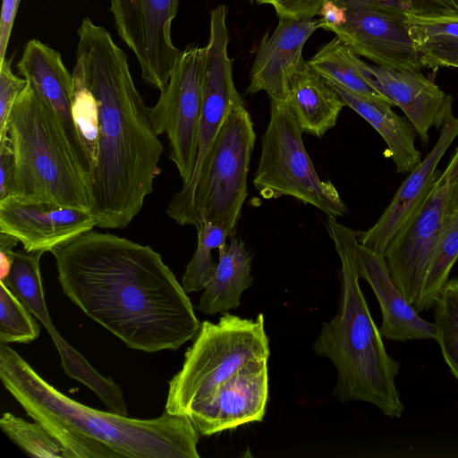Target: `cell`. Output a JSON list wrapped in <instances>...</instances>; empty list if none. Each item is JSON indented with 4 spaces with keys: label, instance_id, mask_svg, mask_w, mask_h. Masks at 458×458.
<instances>
[{
    "label": "cell",
    "instance_id": "1",
    "mask_svg": "<svg viewBox=\"0 0 458 458\" xmlns=\"http://www.w3.org/2000/svg\"><path fill=\"white\" fill-rule=\"evenodd\" d=\"M50 252L64 294L127 347L175 351L198 334L187 293L150 246L90 230Z\"/></svg>",
    "mask_w": 458,
    "mask_h": 458
},
{
    "label": "cell",
    "instance_id": "2",
    "mask_svg": "<svg viewBox=\"0 0 458 458\" xmlns=\"http://www.w3.org/2000/svg\"><path fill=\"white\" fill-rule=\"evenodd\" d=\"M77 33L73 80L90 91L97 107L90 212L96 226L122 229L152 193L163 145L132 80L127 54L89 18L83 19Z\"/></svg>",
    "mask_w": 458,
    "mask_h": 458
},
{
    "label": "cell",
    "instance_id": "3",
    "mask_svg": "<svg viewBox=\"0 0 458 458\" xmlns=\"http://www.w3.org/2000/svg\"><path fill=\"white\" fill-rule=\"evenodd\" d=\"M0 378L26 413L61 445L64 458H199L191 419L165 411L140 420L84 405L61 393L8 344Z\"/></svg>",
    "mask_w": 458,
    "mask_h": 458
},
{
    "label": "cell",
    "instance_id": "4",
    "mask_svg": "<svg viewBox=\"0 0 458 458\" xmlns=\"http://www.w3.org/2000/svg\"><path fill=\"white\" fill-rule=\"evenodd\" d=\"M327 228L341 261V290L336 315L322 324L313 351L335 365L334 395L341 403L367 402L398 419L404 410L395 385L401 363L387 353L360 286L359 231L332 216H327Z\"/></svg>",
    "mask_w": 458,
    "mask_h": 458
},
{
    "label": "cell",
    "instance_id": "5",
    "mask_svg": "<svg viewBox=\"0 0 458 458\" xmlns=\"http://www.w3.org/2000/svg\"><path fill=\"white\" fill-rule=\"evenodd\" d=\"M4 135L14 157L7 196L91 210L89 169L60 117L29 84L12 107L0 138Z\"/></svg>",
    "mask_w": 458,
    "mask_h": 458
},
{
    "label": "cell",
    "instance_id": "6",
    "mask_svg": "<svg viewBox=\"0 0 458 458\" xmlns=\"http://www.w3.org/2000/svg\"><path fill=\"white\" fill-rule=\"evenodd\" d=\"M256 132L251 116L239 103L231 107L196 179L176 192L166 213L180 225L198 229L205 222L235 234L248 195V174Z\"/></svg>",
    "mask_w": 458,
    "mask_h": 458
},
{
    "label": "cell",
    "instance_id": "7",
    "mask_svg": "<svg viewBox=\"0 0 458 458\" xmlns=\"http://www.w3.org/2000/svg\"><path fill=\"white\" fill-rule=\"evenodd\" d=\"M269 355L262 313L248 319L227 312L217 323L201 322L182 369L169 381L165 411L188 416L196 403L245 363Z\"/></svg>",
    "mask_w": 458,
    "mask_h": 458
},
{
    "label": "cell",
    "instance_id": "8",
    "mask_svg": "<svg viewBox=\"0 0 458 458\" xmlns=\"http://www.w3.org/2000/svg\"><path fill=\"white\" fill-rule=\"evenodd\" d=\"M302 133L287 104L271 101L253 185L264 198L289 196L314 206L327 216H343L347 208L335 186L319 178Z\"/></svg>",
    "mask_w": 458,
    "mask_h": 458
},
{
    "label": "cell",
    "instance_id": "9",
    "mask_svg": "<svg viewBox=\"0 0 458 458\" xmlns=\"http://www.w3.org/2000/svg\"><path fill=\"white\" fill-rule=\"evenodd\" d=\"M205 47L188 46L171 71L166 87L148 114L157 135L168 140L169 157L187 185L198 156L199 126L203 102Z\"/></svg>",
    "mask_w": 458,
    "mask_h": 458
},
{
    "label": "cell",
    "instance_id": "10",
    "mask_svg": "<svg viewBox=\"0 0 458 458\" xmlns=\"http://www.w3.org/2000/svg\"><path fill=\"white\" fill-rule=\"evenodd\" d=\"M333 1L343 8L344 15L338 25L326 30L377 66L420 71L423 65L410 35L407 12L355 0Z\"/></svg>",
    "mask_w": 458,
    "mask_h": 458
},
{
    "label": "cell",
    "instance_id": "11",
    "mask_svg": "<svg viewBox=\"0 0 458 458\" xmlns=\"http://www.w3.org/2000/svg\"><path fill=\"white\" fill-rule=\"evenodd\" d=\"M180 0H111L110 12L123 41L134 53L142 80L163 90L179 50L171 37Z\"/></svg>",
    "mask_w": 458,
    "mask_h": 458
},
{
    "label": "cell",
    "instance_id": "12",
    "mask_svg": "<svg viewBox=\"0 0 458 458\" xmlns=\"http://www.w3.org/2000/svg\"><path fill=\"white\" fill-rule=\"evenodd\" d=\"M451 174H439L412 218L391 240L384 254L390 276L413 306L444 228Z\"/></svg>",
    "mask_w": 458,
    "mask_h": 458
},
{
    "label": "cell",
    "instance_id": "13",
    "mask_svg": "<svg viewBox=\"0 0 458 458\" xmlns=\"http://www.w3.org/2000/svg\"><path fill=\"white\" fill-rule=\"evenodd\" d=\"M44 252L14 251L9 276L3 281L45 327L61 358L64 373L91 389L108 411L127 416L123 391L111 377L97 371L55 329L47 311L40 272Z\"/></svg>",
    "mask_w": 458,
    "mask_h": 458
},
{
    "label": "cell",
    "instance_id": "14",
    "mask_svg": "<svg viewBox=\"0 0 458 458\" xmlns=\"http://www.w3.org/2000/svg\"><path fill=\"white\" fill-rule=\"evenodd\" d=\"M267 360L248 361L191 407L188 417L199 434L208 437L263 420L269 392Z\"/></svg>",
    "mask_w": 458,
    "mask_h": 458
},
{
    "label": "cell",
    "instance_id": "15",
    "mask_svg": "<svg viewBox=\"0 0 458 458\" xmlns=\"http://www.w3.org/2000/svg\"><path fill=\"white\" fill-rule=\"evenodd\" d=\"M227 11L226 5L219 4L210 12L209 38L205 47L203 102L199 126L198 156L189 183L198 176L231 107L243 102L234 85L233 60L230 58L227 50L230 41L226 26Z\"/></svg>",
    "mask_w": 458,
    "mask_h": 458
},
{
    "label": "cell",
    "instance_id": "16",
    "mask_svg": "<svg viewBox=\"0 0 458 458\" xmlns=\"http://www.w3.org/2000/svg\"><path fill=\"white\" fill-rule=\"evenodd\" d=\"M97 225L89 210L13 196L0 199V232L16 237L28 252H46Z\"/></svg>",
    "mask_w": 458,
    "mask_h": 458
},
{
    "label": "cell",
    "instance_id": "17",
    "mask_svg": "<svg viewBox=\"0 0 458 458\" xmlns=\"http://www.w3.org/2000/svg\"><path fill=\"white\" fill-rule=\"evenodd\" d=\"M318 28L320 20L280 19L274 31L260 40L246 93L265 91L270 101L285 102L293 77L306 62L303 47Z\"/></svg>",
    "mask_w": 458,
    "mask_h": 458
},
{
    "label": "cell",
    "instance_id": "18",
    "mask_svg": "<svg viewBox=\"0 0 458 458\" xmlns=\"http://www.w3.org/2000/svg\"><path fill=\"white\" fill-rule=\"evenodd\" d=\"M458 136V117L448 119L440 128L437 143L403 182L390 204L376 224L359 232V242L384 256L387 245L412 218L428 198L437 179V166L447 148Z\"/></svg>",
    "mask_w": 458,
    "mask_h": 458
},
{
    "label": "cell",
    "instance_id": "19",
    "mask_svg": "<svg viewBox=\"0 0 458 458\" xmlns=\"http://www.w3.org/2000/svg\"><path fill=\"white\" fill-rule=\"evenodd\" d=\"M364 66L378 90L405 114L424 147L428 143L430 129H440L454 116L453 98L420 71L394 70L366 63Z\"/></svg>",
    "mask_w": 458,
    "mask_h": 458
},
{
    "label": "cell",
    "instance_id": "20",
    "mask_svg": "<svg viewBox=\"0 0 458 458\" xmlns=\"http://www.w3.org/2000/svg\"><path fill=\"white\" fill-rule=\"evenodd\" d=\"M356 263L360 277L369 283L379 302L383 337L400 342L435 338V324L423 319L394 283L384 256L359 242Z\"/></svg>",
    "mask_w": 458,
    "mask_h": 458
},
{
    "label": "cell",
    "instance_id": "21",
    "mask_svg": "<svg viewBox=\"0 0 458 458\" xmlns=\"http://www.w3.org/2000/svg\"><path fill=\"white\" fill-rule=\"evenodd\" d=\"M16 68L36 94L60 117L72 146L89 172L72 116L73 75L63 63L61 54L38 39H31L27 42Z\"/></svg>",
    "mask_w": 458,
    "mask_h": 458
},
{
    "label": "cell",
    "instance_id": "22",
    "mask_svg": "<svg viewBox=\"0 0 458 458\" xmlns=\"http://www.w3.org/2000/svg\"><path fill=\"white\" fill-rule=\"evenodd\" d=\"M285 103L303 133L317 138L335 127L345 106L340 94L308 61L293 77Z\"/></svg>",
    "mask_w": 458,
    "mask_h": 458
},
{
    "label": "cell",
    "instance_id": "23",
    "mask_svg": "<svg viewBox=\"0 0 458 458\" xmlns=\"http://www.w3.org/2000/svg\"><path fill=\"white\" fill-rule=\"evenodd\" d=\"M327 81L340 94L345 106L354 110L379 133L387 146L388 157L394 161L397 173H410L420 165L421 154L415 146L416 131L412 125L392 110L393 106Z\"/></svg>",
    "mask_w": 458,
    "mask_h": 458
},
{
    "label": "cell",
    "instance_id": "24",
    "mask_svg": "<svg viewBox=\"0 0 458 458\" xmlns=\"http://www.w3.org/2000/svg\"><path fill=\"white\" fill-rule=\"evenodd\" d=\"M218 249L216 271L203 289L197 309L206 315H222L241 306L242 293L253 284L251 257L235 234Z\"/></svg>",
    "mask_w": 458,
    "mask_h": 458
},
{
    "label": "cell",
    "instance_id": "25",
    "mask_svg": "<svg viewBox=\"0 0 458 458\" xmlns=\"http://www.w3.org/2000/svg\"><path fill=\"white\" fill-rule=\"evenodd\" d=\"M308 64L325 79L352 92L394 106L375 86L365 69V62L336 37L324 45Z\"/></svg>",
    "mask_w": 458,
    "mask_h": 458
},
{
    "label": "cell",
    "instance_id": "26",
    "mask_svg": "<svg viewBox=\"0 0 458 458\" xmlns=\"http://www.w3.org/2000/svg\"><path fill=\"white\" fill-rule=\"evenodd\" d=\"M458 259V221L445 225L428 266L415 310L420 313L433 308L449 280Z\"/></svg>",
    "mask_w": 458,
    "mask_h": 458
},
{
    "label": "cell",
    "instance_id": "27",
    "mask_svg": "<svg viewBox=\"0 0 458 458\" xmlns=\"http://www.w3.org/2000/svg\"><path fill=\"white\" fill-rule=\"evenodd\" d=\"M434 308V339L451 374L458 381V277L447 281Z\"/></svg>",
    "mask_w": 458,
    "mask_h": 458
},
{
    "label": "cell",
    "instance_id": "28",
    "mask_svg": "<svg viewBox=\"0 0 458 458\" xmlns=\"http://www.w3.org/2000/svg\"><path fill=\"white\" fill-rule=\"evenodd\" d=\"M197 231V248L182 277V285L187 293L207 286L217 264L213 259L212 250L225 245L229 237L225 227L209 222L203 223Z\"/></svg>",
    "mask_w": 458,
    "mask_h": 458
},
{
    "label": "cell",
    "instance_id": "29",
    "mask_svg": "<svg viewBox=\"0 0 458 458\" xmlns=\"http://www.w3.org/2000/svg\"><path fill=\"white\" fill-rule=\"evenodd\" d=\"M0 427L8 438L26 454L39 458H64L58 441L38 422L30 423L11 412H4Z\"/></svg>",
    "mask_w": 458,
    "mask_h": 458
},
{
    "label": "cell",
    "instance_id": "30",
    "mask_svg": "<svg viewBox=\"0 0 458 458\" xmlns=\"http://www.w3.org/2000/svg\"><path fill=\"white\" fill-rule=\"evenodd\" d=\"M40 334V326L32 313L0 281V343H23L34 341Z\"/></svg>",
    "mask_w": 458,
    "mask_h": 458
},
{
    "label": "cell",
    "instance_id": "31",
    "mask_svg": "<svg viewBox=\"0 0 458 458\" xmlns=\"http://www.w3.org/2000/svg\"><path fill=\"white\" fill-rule=\"evenodd\" d=\"M13 57H5L0 63V135L4 133L12 107L28 85L24 78H20L12 71Z\"/></svg>",
    "mask_w": 458,
    "mask_h": 458
},
{
    "label": "cell",
    "instance_id": "32",
    "mask_svg": "<svg viewBox=\"0 0 458 458\" xmlns=\"http://www.w3.org/2000/svg\"><path fill=\"white\" fill-rule=\"evenodd\" d=\"M423 67L458 68V38L429 41L416 46Z\"/></svg>",
    "mask_w": 458,
    "mask_h": 458
},
{
    "label": "cell",
    "instance_id": "33",
    "mask_svg": "<svg viewBox=\"0 0 458 458\" xmlns=\"http://www.w3.org/2000/svg\"><path fill=\"white\" fill-rule=\"evenodd\" d=\"M411 21L437 22L458 21V0H410Z\"/></svg>",
    "mask_w": 458,
    "mask_h": 458
},
{
    "label": "cell",
    "instance_id": "34",
    "mask_svg": "<svg viewBox=\"0 0 458 458\" xmlns=\"http://www.w3.org/2000/svg\"><path fill=\"white\" fill-rule=\"evenodd\" d=\"M258 4L273 6L280 19H313L319 15L328 0H255Z\"/></svg>",
    "mask_w": 458,
    "mask_h": 458
},
{
    "label": "cell",
    "instance_id": "35",
    "mask_svg": "<svg viewBox=\"0 0 458 458\" xmlns=\"http://www.w3.org/2000/svg\"><path fill=\"white\" fill-rule=\"evenodd\" d=\"M14 170V157L11 143L4 135L0 138V199L8 195Z\"/></svg>",
    "mask_w": 458,
    "mask_h": 458
},
{
    "label": "cell",
    "instance_id": "36",
    "mask_svg": "<svg viewBox=\"0 0 458 458\" xmlns=\"http://www.w3.org/2000/svg\"><path fill=\"white\" fill-rule=\"evenodd\" d=\"M20 0H3L0 18V63L6 57V50L14 23Z\"/></svg>",
    "mask_w": 458,
    "mask_h": 458
},
{
    "label": "cell",
    "instance_id": "37",
    "mask_svg": "<svg viewBox=\"0 0 458 458\" xmlns=\"http://www.w3.org/2000/svg\"><path fill=\"white\" fill-rule=\"evenodd\" d=\"M446 169L451 174V189L444 226L458 221V170L454 171L449 165Z\"/></svg>",
    "mask_w": 458,
    "mask_h": 458
},
{
    "label": "cell",
    "instance_id": "38",
    "mask_svg": "<svg viewBox=\"0 0 458 458\" xmlns=\"http://www.w3.org/2000/svg\"><path fill=\"white\" fill-rule=\"evenodd\" d=\"M361 3L381 6V7H386V8H394V9H399L407 12L408 13H411V5L410 0H355Z\"/></svg>",
    "mask_w": 458,
    "mask_h": 458
},
{
    "label": "cell",
    "instance_id": "39",
    "mask_svg": "<svg viewBox=\"0 0 458 458\" xmlns=\"http://www.w3.org/2000/svg\"><path fill=\"white\" fill-rule=\"evenodd\" d=\"M19 240L12 234L0 232V257L13 259L14 254V247Z\"/></svg>",
    "mask_w": 458,
    "mask_h": 458
},
{
    "label": "cell",
    "instance_id": "40",
    "mask_svg": "<svg viewBox=\"0 0 458 458\" xmlns=\"http://www.w3.org/2000/svg\"></svg>",
    "mask_w": 458,
    "mask_h": 458
}]
</instances>
